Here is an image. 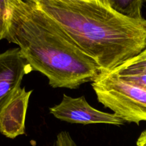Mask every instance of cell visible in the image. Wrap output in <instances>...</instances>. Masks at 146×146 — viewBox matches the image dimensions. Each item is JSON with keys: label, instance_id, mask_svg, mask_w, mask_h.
I'll return each instance as SVG.
<instances>
[{"label": "cell", "instance_id": "9c48e42d", "mask_svg": "<svg viewBox=\"0 0 146 146\" xmlns=\"http://www.w3.org/2000/svg\"><path fill=\"white\" fill-rule=\"evenodd\" d=\"M9 13V0H0V40L5 38Z\"/></svg>", "mask_w": 146, "mask_h": 146}, {"label": "cell", "instance_id": "4fadbf2b", "mask_svg": "<svg viewBox=\"0 0 146 146\" xmlns=\"http://www.w3.org/2000/svg\"><path fill=\"white\" fill-rule=\"evenodd\" d=\"M136 144L137 146H146V129L141 133Z\"/></svg>", "mask_w": 146, "mask_h": 146}, {"label": "cell", "instance_id": "5bb4252c", "mask_svg": "<svg viewBox=\"0 0 146 146\" xmlns=\"http://www.w3.org/2000/svg\"><path fill=\"white\" fill-rule=\"evenodd\" d=\"M101 1H104V2H106V0H101ZM106 3H107V2H106ZM107 4H108V3H107Z\"/></svg>", "mask_w": 146, "mask_h": 146}, {"label": "cell", "instance_id": "7c38bea8", "mask_svg": "<svg viewBox=\"0 0 146 146\" xmlns=\"http://www.w3.org/2000/svg\"><path fill=\"white\" fill-rule=\"evenodd\" d=\"M146 59V49L144 50L143 52H141L139 55H138L137 56L134 57V58H131V59L128 60V61H126L125 63H124L120 67H123V66H125L128 65L130 64H132V63H135V62H138V61H142V60Z\"/></svg>", "mask_w": 146, "mask_h": 146}, {"label": "cell", "instance_id": "6da1fadb", "mask_svg": "<svg viewBox=\"0 0 146 146\" xmlns=\"http://www.w3.org/2000/svg\"><path fill=\"white\" fill-rule=\"evenodd\" d=\"M101 68L112 73L146 49V19H132L101 0H30Z\"/></svg>", "mask_w": 146, "mask_h": 146}, {"label": "cell", "instance_id": "277c9868", "mask_svg": "<svg viewBox=\"0 0 146 146\" xmlns=\"http://www.w3.org/2000/svg\"><path fill=\"white\" fill-rule=\"evenodd\" d=\"M49 111L57 119L71 123L121 125L125 123L115 114L96 109L88 104L84 96L73 98L64 94L61 103L50 108Z\"/></svg>", "mask_w": 146, "mask_h": 146}, {"label": "cell", "instance_id": "ba28073f", "mask_svg": "<svg viewBox=\"0 0 146 146\" xmlns=\"http://www.w3.org/2000/svg\"><path fill=\"white\" fill-rule=\"evenodd\" d=\"M115 74H146V59L132 63L125 66L119 67L113 72Z\"/></svg>", "mask_w": 146, "mask_h": 146}, {"label": "cell", "instance_id": "9a60e30c", "mask_svg": "<svg viewBox=\"0 0 146 146\" xmlns=\"http://www.w3.org/2000/svg\"><path fill=\"white\" fill-rule=\"evenodd\" d=\"M24 1H30V0H24Z\"/></svg>", "mask_w": 146, "mask_h": 146}, {"label": "cell", "instance_id": "2e32d148", "mask_svg": "<svg viewBox=\"0 0 146 146\" xmlns=\"http://www.w3.org/2000/svg\"><path fill=\"white\" fill-rule=\"evenodd\" d=\"M144 1H146V0H144Z\"/></svg>", "mask_w": 146, "mask_h": 146}, {"label": "cell", "instance_id": "30bf717a", "mask_svg": "<svg viewBox=\"0 0 146 146\" xmlns=\"http://www.w3.org/2000/svg\"><path fill=\"white\" fill-rule=\"evenodd\" d=\"M115 74V73H114ZM117 76L121 79L133 84L146 90V74H125Z\"/></svg>", "mask_w": 146, "mask_h": 146}, {"label": "cell", "instance_id": "5b68a950", "mask_svg": "<svg viewBox=\"0 0 146 146\" xmlns=\"http://www.w3.org/2000/svg\"><path fill=\"white\" fill-rule=\"evenodd\" d=\"M32 71L19 48L0 54V113L21 87L24 76Z\"/></svg>", "mask_w": 146, "mask_h": 146}, {"label": "cell", "instance_id": "52a82bcc", "mask_svg": "<svg viewBox=\"0 0 146 146\" xmlns=\"http://www.w3.org/2000/svg\"><path fill=\"white\" fill-rule=\"evenodd\" d=\"M117 12L132 19H143L142 7L144 0H106Z\"/></svg>", "mask_w": 146, "mask_h": 146}, {"label": "cell", "instance_id": "3957f363", "mask_svg": "<svg viewBox=\"0 0 146 146\" xmlns=\"http://www.w3.org/2000/svg\"><path fill=\"white\" fill-rule=\"evenodd\" d=\"M92 87L97 99L125 122H146V90L114 73L101 74Z\"/></svg>", "mask_w": 146, "mask_h": 146}, {"label": "cell", "instance_id": "8992f818", "mask_svg": "<svg viewBox=\"0 0 146 146\" xmlns=\"http://www.w3.org/2000/svg\"><path fill=\"white\" fill-rule=\"evenodd\" d=\"M32 91L20 87L0 113V133L14 139L25 133V120Z\"/></svg>", "mask_w": 146, "mask_h": 146}, {"label": "cell", "instance_id": "8fae6325", "mask_svg": "<svg viewBox=\"0 0 146 146\" xmlns=\"http://www.w3.org/2000/svg\"><path fill=\"white\" fill-rule=\"evenodd\" d=\"M52 146H78L67 131H61L57 135Z\"/></svg>", "mask_w": 146, "mask_h": 146}, {"label": "cell", "instance_id": "7a4b0ae2", "mask_svg": "<svg viewBox=\"0 0 146 146\" xmlns=\"http://www.w3.org/2000/svg\"><path fill=\"white\" fill-rule=\"evenodd\" d=\"M4 39L18 45L33 71L45 76L53 88L74 89L102 74L99 66L31 1L9 0Z\"/></svg>", "mask_w": 146, "mask_h": 146}]
</instances>
